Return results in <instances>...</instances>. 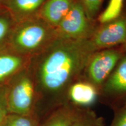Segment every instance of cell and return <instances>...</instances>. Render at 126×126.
I'll return each mask as SVG.
<instances>
[{
  "label": "cell",
  "mask_w": 126,
  "mask_h": 126,
  "mask_svg": "<svg viewBox=\"0 0 126 126\" xmlns=\"http://www.w3.org/2000/svg\"><path fill=\"white\" fill-rule=\"evenodd\" d=\"M88 40L59 37L46 50L31 59L29 67L36 92V110L48 111L68 102L72 83L82 77L88 59L94 53Z\"/></svg>",
  "instance_id": "1"
},
{
  "label": "cell",
  "mask_w": 126,
  "mask_h": 126,
  "mask_svg": "<svg viewBox=\"0 0 126 126\" xmlns=\"http://www.w3.org/2000/svg\"><path fill=\"white\" fill-rule=\"evenodd\" d=\"M59 37L56 29L38 16L16 23L8 45L18 54L32 58L46 50Z\"/></svg>",
  "instance_id": "2"
},
{
  "label": "cell",
  "mask_w": 126,
  "mask_h": 126,
  "mask_svg": "<svg viewBox=\"0 0 126 126\" xmlns=\"http://www.w3.org/2000/svg\"><path fill=\"white\" fill-rule=\"evenodd\" d=\"M8 85V106L11 114H36V92L29 65L17 72Z\"/></svg>",
  "instance_id": "3"
},
{
  "label": "cell",
  "mask_w": 126,
  "mask_h": 126,
  "mask_svg": "<svg viewBox=\"0 0 126 126\" xmlns=\"http://www.w3.org/2000/svg\"><path fill=\"white\" fill-rule=\"evenodd\" d=\"M125 53L120 46L93 53L84 68L82 78L100 88Z\"/></svg>",
  "instance_id": "4"
},
{
  "label": "cell",
  "mask_w": 126,
  "mask_h": 126,
  "mask_svg": "<svg viewBox=\"0 0 126 126\" xmlns=\"http://www.w3.org/2000/svg\"><path fill=\"white\" fill-rule=\"evenodd\" d=\"M97 26L96 20L88 18L79 1L76 0L56 30L60 37L88 40L94 34Z\"/></svg>",
  "instance_id": "5"
},
{
  "label": "cell",
  "mask_w": 126,
  "mask_h": 126,
  "mask_svg": "<svg viewBox=\"0 0 126 126\" xmlns=\"http://www.w3.org/2000/svg\"><path fill=\"white\" fill-rule=\"evenodd\" d=\"M88 40L94 51L124 45L126 42V8L119 18L98 25Z\"/></svg>",
  "instance_id": "6"
},
{
  "label": "cell",
  "mask_w": 126,
  "mask_h": 126,
  "mask_svg": "<svg viewBox=\"0 0 126 126\" xmlns=\"http://www.w3.org/2000/svg\"><path fill=\"white\" fill-rule=\"evenodd\" d=\"M126 97V53L100 89V97L110 106Z\"/></svg>",
  "instance_id": "7"
},
{
  "label": "cell",
  "mask_w": 126,
  "mask_h": 126,
  "mask_svg": "<svg viewBox=\"0 0 126 126\" xmlns=\"http://www.w3.org/2000/svg\"><path fill=\"white\" fill-rule=\"evenodd\" d=\"M31 59L16 53L8 44L0 46V85L7 84L14 75L28 67Z\"/></svg>",
  "instance_id": "8"
},
{
  "label": "cell",
  "mask_w": 126,
  "mask_h": 126,
  "mask_svg": "<svg viewBox=\"0 0 126 126\" xmlns=\"http://www.w3.org/2000/svg\"><path fill=\"white\" fill-rule=\"evenodd\" d=\"M100 91L82 77L72 83L68 92V101L75 106L89 108L99 97Z\"/></svg>",
  "instance_id": "9"
},
{
  "label": "cell",
  "mask_w": 126,
  "mask_h": 126,
  "mask_svg": "<svg viewBox=\"0 0 126 126\" xmlns=\"http://www.w3.org/2000/svg\"><path fill=\"white\" fill-rule=\"evenodd\" d=\"M46 0H5V8L16 23L38 16Z\"/></svg>",
  "instance_id": "10"
},
{
  "label": "cell",
  "mask_w": 126,
  "mask_h": 126,
  "mask_svg": "<svg viewBox=\"0 0 126 126\" xmlns=\"http://www.w3.org/2000/svg\"><path fill=\"white\" fill-rule=\"evenodd\" d=\"M83 109L66 102L50 110L46 119L37 126H70Z\"/></svg>",
  "instance_id": "11"
},
{
  "label": "cell",
  "mask_w": 126,
  "mask_h": 126,
  "mask_svg": "<svg viewBox=\"0 0 126 126\" xmlns=\"http://www.w3.org/2000/svg\"><path fill=\"white\" fill-rule=\"evenodd\" d=\"M76 0H46L41 8L39 16L57 29L68 13Z\"/></svg>",
  "instance_id": "12"
},
{
  "label": "cell",
  "mask_w": 126,
  "mask_h": 126,
  "mask_svg": "<svg viewBox=\"0 0 126 126\" xmlns=\"http://www.w3.org/2000/svg\"><path fill=\"white\" fill-rule=\"evenodd\" d=\"M124 8V0H110L106 8L96 18L98 25L113 20L122 15Z\"/></svg>",
  "instance_id": "13"
},
{
  "label": "cell",
  "mask_w": 126,
  "mask_h": 126,
  "mask_svg": "<svg viewBox=\"0 0 126 126\" xmlns=\"http://www.w3.org/2000/svg\"><path fill=\"white\" fill-rule=\"evenodd\" d=\"M16 23L7 10L0 12V46L8 44Z\"/></svg>",
  "instance_id": "14"
},
{
  "label": "cell",
  "mask_w": 126,
  "mask_h": 126,
  "mask_svg": "<svg viewBox=\"0 0 126 126\" xmlns=\"http://www.w3.org/2000/svg\"><path fill=\"white\" fill-rule=\"evenodd\" d=\"M105 120L89 108H84L70 126H105Z\"/></svg>",
  "instance_id": "15"
},
{
  "label": "cell",
  "mask_w": 126,
  "mask_h": 126,
  "mask_svg": "<svg viewBox=\"0 0 126 126\" xmlns=\"http://www.w3.org/2000/svg\"><path fill=\"white\" fill-rule=\"evenodd\" d=\"M36 115H20L9 113L2 126H37L39 122Z\"/></svg>",
  "instance_id": "16"
},
{
  "label": "cell",
  "mask_w": 126,
  "mask_h": 126,
  "mask_svg": "<svg viewBox=\"0 0 126 126\" xmlns=\"http://www.w3.org/2000/svg\"><path fill=\"white\" fill-rule=\"evenodd\" d=\"M113 118L110 126H126V97L110 106Z\"/></svg>",
  "instance_id": "17"
},
{
  "label": "cell",
  "mask_w": 126,
  "mask_h": 126,
  "mask_svg": "<svg viewBox=\"0 0 126 126\" xmlns=\"http://www.w3.org/2000/svg\"><path fill=\"white\" fill-rule=\"evenodd\" d=\"M84 9L87 16L96 20V16L104 0H79Z\"/></svg>",
  "instance_id": "18"
},
{
  "label": "cell",
  "mask_w": 126,
  "mask_h": 126,
  "mask_svg": "<svg viewBox=\"0 0 126 126\" xmlns=\"http://www.w3.org/2000/svg\"><path fill=\"white\" fill-rule=\"evenodd\" d=\"M8 85H0V126H2L9 114L8 106Z\"/></svg>",
  "instance_id": "19"
},
{
  "label": "cell",
  "mask_w": 126,
  "mask_h": 126,
  "mask_svg": "<svg viewBox=\"0 0 126 126\" xmlns=\"http://www.w3.org/2000/svg\"><path fill=\"white\" fill-rule=\"evenodd\" d=\"M6 10L5 8V0H0V12Z\"/></svg>",
  "instance_id": "20"
},
{
  "label": "cell",
  "mask_w": 126,
  "mask_h": 126,
  "mask_svg": "<svg viewBox=\"0 0 126 126\" xmlns=\"http://www.w3.org/2000/svg\"><path fill=\"white\" fill-rule=\"evenodd\" d=\"M120 46H121V47H122V50H123V51L124 52V53H126V43L124 44V45Z\"/></svg>",
  "instance_id": "21"
}]
</instances>
